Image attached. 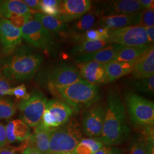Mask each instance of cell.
I'll return each instance as SVG.
<instances>
[{
	"label": "cell",
	"mask_w": 154,
	"mask_h": 154,
	"mask_svg": "<svg viewBox=\"0 0 154 154\" xmlns=\"http://www.w3.org/2000/svg\"><path fill=\"white\" fill-rule=\"evenodd\" d=\"M123 47L121 45L111 44L92 53L77 57L75 62L78 64L89 61L106 64L114 60L118 51Z\"/></svg>",
	"instance_id": "e0dca14e"
},
{
	"label": "cell",
	"mask_w": 154,
	"mask_h": 154,
	"mask_svg": "<svg viewBox=\"0 0 154 154\" xmlns=\"http://www.w3.org/2000/svg\"><path fill=\"white\" fill-rule=\"evenodd\" d=\"M22 38L35 48L47 49L51 42L50 33L36 20H32L22 26Z\"/></svg>",
	"instance_id": "8fae6325"
},
{
	"label": "cell",
	"mask_w": 154,
	"mask_h": 154,
	"mask_svg": "<svg viewBox=\"0 0 154 154\" xmlns=\"http://www.w3.org/2000/svg\"><path fill=\"white\" fill-rule=\"evenodd\" d=\"M125 100L133 125L144 129L154 126V104L152 101L133 92L127 93Z\"/></svg>",
	"instance_id": "5b68a950"
},
{
	"label": "cell",
	"mask_w": 154,
	"mask_h": 154,
	"mask_svg": "<svg viewBox=\"0 0 154 154\" xmlns=\"http://www.w3.org/2000/svg\"><path fill=\"white\" fill-rule=\"evenodd\" d=\"M131 73L132 78L135 79H142L154 75V46L140 58Z\"/></svg>",
	"instance_id": "d6986e66"
},
{
	"label": "cell",
	"mask_w": 154,
	"mask_h": 154,
	"mask_svg": "<svg viewBox=\"0 0 154 154\" xmlns=\"http://www.w3.org/2000/svg\"><path fill=\"white\" fill-rule=\"evenodd\" d=\"M153 45L146 44L134 46H123L113 61L128 62L135 61L146 53Z\"/></svg>",
	"instance_id": "603a6c76"
},
{
	"label": "cell",
	"mask_w": 154,
	"mask_h": 154,
	"mask_svg": "<svg viewBox=\"0 0 154 154\" xmlns=\"http://www.w3.org/2000/svg\"><path fill=\"white\" fill-rule=\"evenodd\" d=\"M81 80L82 78L77 66L65 64L56 67L50 74L48 78V87L52 93L57 94L58 89Z\"/></svg>",
	"instance_id": "9c48e42d"
},
{
	"label": "cell",
	"mask_w": 154,
	"mask_h": 154,
	"mask_svg": "<svg viewBox=\"0 0 154 154\" xmlns=\"http://www.w3.org/2000/svg\"><path fill=\"white\" fill-rule=\"evenodd\" d=\"M50 132L51 130L46 128L39 124L34 128V133L29 138L28 147L34 148L42 154H50Z\"/></svg>",
	"instance_id": "ac0fdd59"
},
{
	"label": "cell",
	"mask_w": 154,
	"mask_h": 154,
	"mask_svg": "<svg viewBox=\"0 0 154 154\" xmlns=\"http://www.w3.org/2000/svg\"><path fill=\"white\" fill-rule=\"evenodd\" d=\"M82 139L80 125L75 118H72L62 126L51 130L50 153L72 152Z\"/></svg>",
	"instance_id": "277c9868"
},
{
	"label": "cell",
	"mask_w": 154,
	"mask_h": 154,
	"mask_svg": "<svg viewBox=\"0 0 154 154\" xmlns=\"http://www.w3.org/2000/svg\"><path fill=\"white\" fill-rule=\"evenodd\" d=\"M32 15H18L16 16L12 17L8 20L11 22V25L14 27L18 29H21L23 25H25L27 22L32 20Z\"/></svg>",
	"instance_id": "836d02e7"
},
{
	"label": "cell",
	"mask_w": 154,
	"mask_h": 154,
	"mask_svg": "<svg viewBox=\"0 0 154 154\" xmlns=\"http://www.w3.org/2000/svg\"><path fill=\"white\" fill-rule=\"evenodd\" d=\"M105 107L101 104L90 106L82 116V128L90 138H99L102 132L105 118Z\"/></svg>",
	"instance_id": "30bf717a"
},
{
	"label": "cell",
	"mask_w": 154,
	"mask_h": 154,
	"mask_svg": "<svg viewBox=\"0 0 154 154\" xmlns=\"http://www.w3.org/2000/svg\"><path fill=\"white\" fill-rule=\"evenodd\" d=\"M146 141L144 137H136L132 139L130 154H145Z\"/></svg>",
	"instance_id": "4dcf8cb0"
},
{
	"label": "cell",
	"mask_w": 154,
	"mask_h": 154,
	"mask_svg": "<svg viewBox=\"0 0 154 154\" xmlns=\"http://www.w3.org/2000/svg\"><path fill=\"white\" fill-rule=\"evenodd\" d=\"M30 14L31 10L23 1H3L0 4V18L9 20L12 17Z\"/></svg>",
	"instance_id": "7402d4cb"
},
{
	"label": "cell",
	"mask_w": 154,
	"mask_h": 154,
	"mask_svg": "<svg viewBox=\"0 0 154 154\" xmlns=\"http://www.w3.org/2000/svg\"><path fill=\"white\" fill-rule=\"evenodd\" d=\"M61 1L42 0L39 1V10L45 15L57 17Z\"/></svg>",
	"instance_id": "83f0119b"
},
{
	"label": "cell",
	"mask_w": 154,
	"mask_h": 154,
	"mask_svg": "<svg viewBox=\"0 0 154 154\" xmlns=\"http://www.w3.org/2000/svg\"><path fill=\"white\" fill-rule=\"evenodd\" d=\"M82 79L91 85L97 86L108 82L105 64L89 61L78 64Z\"/></svg>",
	"instance_id": "5bb4252c"
},
{
	"label": "cell",
	"mask_w": 154,
	"mask_h": 154,
	"mask_svg": "<svg viewBox=\"0 0 154 154\" xmlns=\"http://www.w3.org/2000/svg\"><path fill=\"white\" fill-rule=\"evenodd\" d=\"M22 154H43L34 148L27 147L24 149Z\"/></svg>",
	"instance_id": "b9f144b4"
},
{
	"label": "cell",
	"mask_w": 154,
	"mask_h": 154,
	"mask_svg": "<svg viewBox=\"0 0 154 154\" xmlns=\"http://www.w3.org/2000/svg\"><path fill=\"white\" fill-rule=\"evenodd\" d=\"M8 95H14L20 102L29 99L30 97V94L27 92L26 88L24 85H21L9 89Z\"/></svg>",
	"instance_id": "1f68e13d"
},
{
	"label": "cell",
	"mask_w": 154,
	"mask_h": 154,
	"mask_svg": "<svg viewBox=\"0 0 154 154\" xmlns=\"http://www.w3.org/2000/svg\"><path fill=\"white\" fill-rule=\"evenodd\" d=\"M142 12L130 14H116L100 16L98 25L110 30L131 26H140Z\"/></svg>",
	"instance_id": "9a60e30c"
},
{
	"label": "cell",
	"mask_w": 154,
	"mask_h": 154,
	"mask_svg": "<svg viewBox=\"0 0 154 154\" xmlns=\"http://www.w3.org/2000/svg\"><path fill=\"white\" fill-rule=\"evenodd\" d=\"M50 154H72V152H59V153H50Z\"/></svg>",
	"instance_id": "ee69618b"
},
{
	"label": "cell",
	"mask_w": 154,
	"mask_h": 154,
	"mask_svg": "<svg viewBox=\"0 0 154 154\" xmlns=\"http://www.w3.org/2000/svg\"><path fill=\"white\" fill-rule=\"evenodd\" d=\"M111 44L107 39L85 41L74 46L70 51V54L75 57L92 53Z\"/></svg>",
	"instance_id": "d4e9b609"
},
{
	"label": "cell",
	"mask_w": 154,
	"mask_h": 154,
	"mask_svg": "<svg viewBox=\"0 0 154 154\" xmlns=\"http://www.w3.org/2000/svg\"><path fill=\"white\" fill-rule=\"evenodd\" d=\"M99 14L97 11H89L80 18L74 21L72 25V30L74 33L82 34L91 29L97 21Z\"/></svg>",
	"instance_id": "484cf974"
},
{
	"label": "cell",
	"mask_w": 154,
	"mask_h": 154,
	"mask_svg": "<svg viewBox=\"0 0 154 154\" xmlns=\"http://www.w3.org/2000/svg\"><path fill=\"white\" fill-rule=\"evenodd\" d=\"M44 61L41 54L26 46L18 47L0 62V72L9 81L31 79Z\"/></svg>",
	"instance_id": "6da1fadb"
},
{
	"label": "cell",
	"mask_w": 154,
	"mask_h": 154,
	"mask_svg": "<svg viewBox=\"0 0 154 154\" xmlns=\"http://www.w3.org/2000/svg\"><path fill=\"white\" fill-rule=\"evenodd\" d=\"M11 88V85L9 81L0 72V97L8 95V91Z\"/></svg>",
	"instance_id": "d590c367"
},
{
	"label": "cell",
	"mask_w": 154,
	"mask_h": 154,
	"mask_svg": "<svg viewBox=\"0 0 154 154\" xmlns=\"http://www.w3.org/2000/svg\"><path fill=\"white\" fill-rule=\"evenodd\" d=\"M136 80L133 84L135 90L144 93L154 94V75Z\"/></svg>",
	"instance_id": "f546056e"
},
{
	"label": "cell",
	"mask_w": 154,
	"mask_h": 154,
	"mask_svg": "<svg viewBox=\"0 0 154 154\" xmlns=\"http://www.w3.org/2000/svg\"><path fill=\"white\" fill-rule=\"evenodd\" d=\"M138 2L145 9H153L154 10V0H139Z\"/></svg>",
	"instance_id": "ab89813d"
},
{
	"label": "cell",
	"mask_w": 154,
	"mask_h": 154,
	"mask_svg": "<svg viewBox=\"0 0 154 154\" xmlns=\"http://www.w3.org/2000/svg\"><path fill=\"white\" fill-rule=\"evenodd\" d=\"M103 146L104 144L97 138L82 139L72 153V154H93Z\"/></svg>",
	"instance_id": "4316f807"
},
{
	"label": "cell",
	"mask_w": 154,
	"mask_h": 154,
	"mask_svg": "<svg viewBox=\"0 0 154 154\" xmlns=\"http://www.w3.org/2000/svg\"><path fill=\"white\" fill-rule=\"evenodd\" d=\"M23 2L28 7L34 10H39V1L38 0H25Z\"/></svg>",
	"instance_id": "f35d334b"
},
{
	"label": "cell",
	"mask_w": 154,
	"mask_h": 154,
	"mask_svg": "<svg viewBox=\"0 0 154 154\" xmlns=\"http://www.w3.org/2000/svg\"><path fill=\"white\" fill-rule=\"evenodd\" d=\"M139 59L140 58L135 61L128 62L111 61L105 64L108 82H114L122 77L131 73Z\"/></svg>",
	"instance_id": "44dd1931"
},
{
	"label": "cell",
	"mask_w": 154,
	"mask_h": 154,
	"mask_svg": "<svg viewBox=\"0 0 154 154\" xmlns=\"http://www.w3.org/2000/svg\"><path fill=\"white\" fill-rule=\"evenodd\" d=\"M130 128L126 123V112L119 94L110 90L105 107V118L100 137L104 144L113 146L123 143L128 137Z\"/></svg>",
	"instance_id": "7a4b0ae2"
},
{
	"label": "cell",
	"mask_w": 154,
	"mask_h": 154,
	"mask_svg": "<svg viewBox=\"0 0 154 154\" xmlns=\"http://www.w3.org/2000/svg\"><path fill=\"white\" fill-rule=\"evenodd\" d=\"M93 154H122L119 149L112 146H103Z\"/></svg>",
	"instance_id": "8d00e7d4"
},
{
	"label": "cell",
	"mask_w": 154,
	"mask_h": 154,
	"mask_svg": "<svg viewBox=\"0 0 154 154\" xmlns=\"http://www.w3.org/2000/svg\"><path fill=\"white\" fill-rule=\"evenodd\" d=\"M34 20H37L49 32L65 33L68 30L67 23L63 22L54 17L37 13L34 15Z\"/></svg>",
	"instance_id": "cb8c5ba5"
},
{
	"label": "cell",
	"mask_w": 154,
	"mask_h": 154,
	"mask_svg": "<svg viewBox=\"0 0 154 154\" xmlns=\"http://www.w3.org/2000/svg\"><path fill=\"white\" fill-rule=\"evenodd\" d=\"M57 94L60 95L65 102L76 112L92 106L100 97L99 88L97 86L82 79L58 89Z\"/></svg>",
	"instance_id": "3957f363"
},
{
	"label": "cell",
	"mask_w": 154,
	"mask_h": 154,
	"mask_svg": "<svg viewBox=\"0 0 154 154\" xmlns=\"http://www.w3.org/2000/svg\"><path fill=\"white\" fill-rule=\"evenodd\" d=\"M145 28H146V33H147V38H148L149 44L152 45V44L154 43V26H151V27Z\"/></svg>",
	"instance_id": "60d3db41"
},
{
	"label": "cell",
	"mask_w": 154,
	"mask_h": 154,
	"mask_svg": "<svg viewBox=\"0 0 154 154\" xmlns=\"http://www.w3.org/2000/svg\"><path fill=\"white\" fill-rule=\"evenodd\" d=\"M17 149H0V154H17Z\"/></svg>",
	"instance_id": "7bdbcfd3"
},
{
	"label": "cell",
	"mask_w": 154,
	"mask_h": 154,
	"mask_svg": "<svg viewBox=\"0 0 154 154\" xmlns=\"http://www.w3.org/2000/svg\"><path fill=\"white\" fill-rule=\"evenodd\" d=\"M2 1H0V4H1L2 2Z\"/></svg>",
	"instance_id": "f6af8a7d"
},
{
	"label": "cell",
	"mask_w": 154,
	"mask_h": 154,
	"mask_svg": "<svg viewBox=\"0 0 154 154\" xmlns=\"http://www.w3.org/2000/svg\"><path fill=\"white\" fill-rule=\"evenodd\" d=\"M81 39V41H95L99 39H106L103 36L99 33L98 29H90L85 33L82 34Z\"/></svg>",
	"instance_id": "e575fe53"
},
{
	"label": "cell",
	"mask_w": 154,
	"mask_h": 154,
	"mask_svg": "<svg viewBox=\"0 0 154 154\" xmlns=\"http://www.w3.org/2000/svg\"><path fill=\"white\" fill-rule=\"evenodd\" d=\"M8 143L6 126L0 122V148Z\"/></svg>",
	"instance_id": "74e56055"
},
{
	"label": "cell",
	"mask_w": 154,
	"mask_h": 154,
	"mask_svg": "<svg viewBox=\"0 0 154 154\" xmlns=\"http://www.w3.org/2000/svg\"><path fill=\"white\" fill-rule=\"evenodd\" d=\"M22 38L21 29L13 26L8 20L0 18V43L4 55L9 54L18 48Z\"/></svg>",
	"instance_id": "7c38bea8"
},
{
	"label": "cell",
	"mask_w": 154,
	"mask_h": 154,
	"mask_svg": "<svg viewBox=\"0 0 154 154\" xmlns=\"http://www.w3.org/2000/svg\"><path fill=\"white\" fill-rule=\"evenodd\" d=\"M91 7L92 2L90 0L61 1L57 18L65 23L74 21L88 13Z\"/></svg>",
	"instance_id": "4fadbf2b"
},
{
	"label": "cell",
	"mask_w": 154,
	"mask_h": 154,
	"mask_svg": "<svg viewBox=\"0 0 154 154\" xmlns=\"http://www.w3.org/2000/svg\"><path fill=\"white\" fill-rule=\"evenodd\" d=\"M102 10L97 11L99 16L116 15V14H130L143 11L144 9L140 5L138 1L135 0H118L111 1L106 4Z\"/></svg>",
	"instance_id": "2e32d148"
},
{
	"label": "cell",
	"mask_w": 154,
	"mask_h": 154,
	"mask_svg": "<svg viewBox=\"0 0 154 154\" xmlns=\"http://www.w3.org/2000/svg\"><path fill=\"white\" fill-rule=\"evenodd\" d=\"M16 112V107L11 99L0 97V119H8Z\"/></svg>",
	"instance_id": "f1b7e54d"
},
{
	"label": "cell",
	"mask_w": 154,
	"mask_h": 154,
	"mask_svg": "<svg viewBox=\"0 0 154 154\" xmlns=\"http://www.w3.org/2000/svg\"><path fill=\"white\" fill-rule=\"evenodd\" d=\"M74 112L72 108L65 102L58 99L50 100L39 125L49 130L55 129L69 121Z\"/></svg>",
	"instance_id": "52a82bcc"
},
{
	"label": "cell",
	"mask_w": 154,
	"mask_h": 154,
	"mask_svg": "<svg viewBox=\"0 0 154 154\" xmlns=\"http://www.w3.org/2000/svg\"><path fill=\"white\" fill-rule=\"evenodd\" d=\"M48 102L46 97L38 90L33 91L27 100L20 101L17 106L22 121L29 127H36L41 121Z\"/></svg>",
	"instance_id": "8992f818"
},
{
	"label": "cell",
	"mask_w": 154,
	"mask_h": 154,
	"mask_svg": "<svg viewBox=\"0 0 154 154\" xmlns=\"http://www.w3.org/2000/svg\"><path fill=\"white\" fill-rule=\"evenodd\" d=\"M8 143L26 142L31 134L30 127L22 119H15L6 126Z\"/></svg>",
	"instance_id": "ffe728a7"
},
{
	"label": "cell",
	"mask_w": 154,
	"mask_h": 154,
	"mask_svg": "<svg viewBox=\"0 0 154 154\" xmlns=\"http://www.w3.org/2000/svg\"><path fill=\"white\" fill-rule=\"evenodd\" d=\"M154 11L153 9H145L142 11L140 26L149 28L154 26Z\"/></svg>",
	"instance_id": "d6a6232c"
},
{
	"label": "cell",
	"mask_w": 154,
	"mask_h": 154,
	"mask_svg": "<svg viewBox=\"0 0 154 154\" xmlns=\"http://www.w3.org/2000/svg\"><path fill=\"white\" fill-rule=\"evenodd\" d=\"M107 40L110 44L121 45L123 46L149 44L146 28L141 26H131L110 30Z\"/></svg>",
	"instance_id": "ba28073f"
}]
</instances>
